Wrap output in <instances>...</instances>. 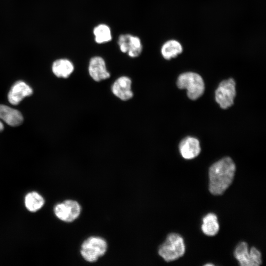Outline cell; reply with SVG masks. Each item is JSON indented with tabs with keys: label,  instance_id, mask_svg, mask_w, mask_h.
<instances>
[{
	"label": "cell",
	"instance_id": "1",
	"mask_svg": "<svg viewBox=\"0 0 266 266\" xmlns=\"http://www.w3.org/2000/svg\"><path fill=\"white\" fill-rule=\"evenodd\" d=\"M235 168L230 157L223 158L213 164L208 171L210 193L214 195L223 194L233 182Z\"/></svg>",
	"mask_w": 266,
	"mask_h": 266
},
{
	"label": "cell",
	"instance_id": "2",
	"mask_svg": "<svg viewBox=\"0 0 266 266\" xmlns=\"http://www.w3.org/2000/svg\"><path fill=\"white\" fill-rule=\"evenodd\" d=\"M185 252L184 239L176 233L168 234L158 249L159 255L167 262L179 259L184 255Z\"/></svg>",
	"mask_w": 266,
	"mask_h": 266
},
{
	"label": "cell",
	"instance_id": "3",
	"mask_svg": "<svg viewBox=\"0 0 266 266\" xmlns=\"http://www.w3.org/2000/svg\"><path fill=\"white\" fill-rule=\"evenodd\" d=\"M177 86L181 89H186L189 99L195 100L200 98L204 91V83L198 73L187 72L180 74L177 80Z\"/></svg>",
	"mask_w": 266,
	"mask_h": 266
},
{
	"label": "cell",
	"instance_id": "4",
	"mask_svg": "<svg viewBox=\"0 0 266 266\" xmlns=\"http://www.w3.org/2000/svg\"><path fill=\"white\" fill-rule=\"evenodd\" d=\"M107 249V243L104 238L98 236H91L82 242L80 253L86 261L93 263L104 255Z\"/></svg>",
	"mask_w": 266,
	"mask_h": 266
},
{
	"label": "cell",
	"instance_id": "5",
	"mask_svg": "<svg viewBox=\"0 0 266 266\" xmlns=\"http://www.w3.org/2000/svg\"><path fill=\"white\" fill-rule=\"evenodd\" d=\"M234 256L241 266H259L262 263L260 251L252 247L249 252L248 245L243 241L240 242L235 247Z\"/></svg>",
	"mask_w": 266,
	"mask_h": 266
},
{
	"label": "cell",
	"instance_id": "6",
	"mask_svg": "<svg viewBox=\"0 0 266 266\" xmlns=\"http://www.w3.org/2000/svg\"><path fill=\"white\" fill-rule=\"evenodd\" d=\"M235 94V81L229 78L219 84L215 93V100L221 108L227 109L233 104Z\"/></svg>",
	"mask_w": 266,
	"mask_h": 266
},
{
	"label": "cell",
	"instance_id": "7",
	"mask_svg": "<svg viewBox=\"0 0 266 266\" xmlns=\"http://www.w3.org/2000/svg\"><path fill=\"white\" fill-rule=\"evenodd\" d=\"M54 210L58 218L66 222H71L79 217L81 207L77 201L67 200L57 204Z\"/></svg>",
	"mask_w": 266,
	"mask_h": 266
},
{
	"label": "cell",
	"instance_id": "8",
	"mask_svg": "<svg viewBox=\"0 0 266 266\" xmlns=\"http://www.w3.org/2000/svg\"><path fill=\"white\" fill-rule=\"evenodd\" d=\"M117 43L120 51L131 58L138 57L142 52V45L138 36L122 34L119 36Z\"/></svg>",
	"mask_w": 266,
	"mask_h": 266
},
{
	"label": "cell",
	"instance_id": "9",
	"mask_svg": "<svg viewBox=\"0 0 266 266\" xmlns=\"http://www.w3.org/2000/svg\"><path fill=\"white\" fill-rule=\"evenodd\" d=\"M111 90L114 96L122 101H128L133 97L132 81L127 76L117 78L112 84Z\"/></svg>",
	"mask_w": 266,
	"mask_h": 266
},
{
	"label": "cell",
	"instance_id": "10",
	"mask_svg": "<svg viewBox=\"0 0 266 266\" xmlns=\"http://www.w3.org/2000/svg\"><path fill=\"white\" fill-rule=\"evenodd\" d=\"M88 72L91 78L97 82L106 80L110 77L105 62L100 56L91 58L89 63Z\"/></svg>",
	"mask_w": 266,
	"mask_h": 266
},
{
	"label": "cell",
	"instance_id": "11",
	"mask_svg": "<svg viewBox=\"0 0 266 266\" xmlns=\"http://www.w3.org/2000/svg\"><path fill=\"white\" fill-rule=\"evenodd\" d=\"M179 149L181 156L184 159H194L197 157L200 152V142L195 137H186L180 142Z\"/></svg>",
	"mask_w": 266,
	"mask_h": 266
},
{
	"label": "cell",
	"instance_id": "12",
	"mask_svg": "<svg viewBox=\"0 0 266 266\" xmlns=\"http://www.w3.org/2000/svg\"><path fill=\"white\" fill-rule=\"evenodd\" d=\"M0 120H2L10 126H17L22 123L23 117L18 110L5 105L0 104V132H1L4 127Z\"/></svg>",
	"mask_w": 266,
	"mask_h": 266
},
{
	"label": "cell",
	"instance_id": "13",
	"mask_svg": "<svg viewBox=\"0 0 266 266\" xmlns=\"http://www.w3.org/2000/svg\"><path fill=\"white\" fill-rule=\"evenodd\" d=\"M32 89L25 82L19 81L11 87L8 94L9 102L14 105L18 104L24 98L31 96Z\"/></svg>",
	"mask_w": 266,
	"mask_h": 266
},
{
	"label": "cell",
	"instance_id": "14",
	"mask_svg": "<svg viewBox=\"0 0 266 266\" xmlns=\"http://www.w3.org/2000/svg\"><path fill=\"white\" fill-rule=\"evenodd\" d=\"M52 71L60 78H68L73 72L74 67L73 63L66 59H60L53 64Z\"/></svg>",
	"mask_w": 266,
	"mask_h": 266
},
{
	"label": "cell",
	"instance_id": "15",
	"mask_svg": "<svg viewBox=\"0 0 266 266\" xmlns=\"http://www.w3.org/2000/svg\"><path fill=\"white\" fill-rule=\"evenodd\" d=\"M201 230L206 235L214 236L219 230V225L217 221V217L213 213L206 214L202 219Z\"/></svg>",
	"mask_w": 266,
	"mask_h": 266
},
{
	"label": "cell",
	"instance_id": "16",
	"mask_svg": "<svg viewBox=\"0 0 266 266\" xmlns=\"http://www.w3.org/2000/svg\"><path fill=\"white\" fill-rule=\"evenodd\" d=\"M182 52V47L176 40H170L165 42L162 47L161 53L166 60L175 57Z\"/></svg>",
	"mask_w": 266,
	"mask_h": 266
},
{
	"label": "cell",
	"instance_id": "17",
	"mask_svg": "<svg viewBox=\"0 0 266 266\" xmlns=\"http://www.w3.org/2000/svg\"><path fill=\"white\" fill-rule=\"evenodd\" d=\"M44 203L43 197L36 192H32L26 195L25 204L27 209L31 212L40 209Z\"/></svg>",
	"mask_w": 266,
	"mask_h": 266
},
{
	"label": "cell",
	"instance_id": "18",
	"mask_svg": "<svg viewBox=\"0 0 266 266\" xmlns=\"http://www.w3.org/2000/svg\"><path fill=\"white\" fill-rule=\"evenodd\" d=\"M95 41L98 44H103L112 39V34L109 27L104 24H100L93 30Z\"/></svg>",
	"mask_w": 266,
	"mask_h": 266
},
{
	"label": "cell",
	"instance_id": "19",
	"mask_svg": "<svg viewBox=\"0 0 266 266\" xmlns=\"http://www.w3.org/2000/svg\"><path fill=\"white\" fill-rule=\"evenodd\" d=\"M213 264H206L205 266H213Z\"/></svg>",
	"mask_w": 266,
	"mask_h": 266
}]
</instances>
